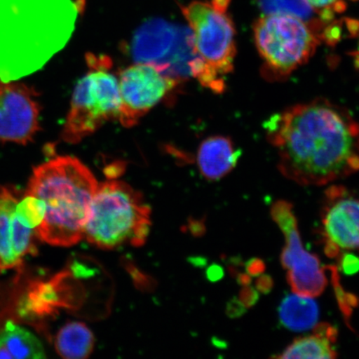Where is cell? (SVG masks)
<instances>
[{
    "label": "cell",
    "instance_id": "1",
    "mask_svg": "<svg viewBox=\"0 0 359 359\" xmlns=\"http://www.w3.org/2000/svg\"><path fill=\"white\" fill-rule=\"evenodd\" d=\"M278 168L302 186H324L359 170V123L329 100L300 103L266 125Z\"/></svg>",
    "mask_w": 359,
    "mask_h": 359
},
{
    "label": "cell",
    "instance_id": "2",
    "mask_svg": "<svg viewBox=\"0 0 359 359\" xmlns=\"http://www.w3.org/2000/svg\"><path fill=\"white\" fill-rule=\"evenodd\" d=\"M73 0H0V79L32 74L66 46L81 11Z\"/></svg>",
    "mask_w": 359,
    "mask_h": 359
},
{
    "label": "cell",
    "instance_id": "3",
    "mask_svg": "<svg viewBox=\"0 0 359 359\" xmlns=\"http://www.w3.org/2000/svg\"><path fill=\"white\" fill-rule=\"evenodd\" d=\"M98 184L87 165L74 156H57L35 168L25 195L42 200L46 208L35 230L39 239L61 247L83 240Z\"/></svg>",
    "mask_w": 359,
    "mask_h": 359
},
{
    "label": "cell",
    "instance_id": "4",
    "mask_svg": "<svg viewBox=\"0 0 359 359\" xmlns=\"http://www.w3.org/2000/svg\"><path fill=\"white\" fill-rule=\"evenodd\" d=\"M151 226V209L141 193L124 182L109 180L98 184L83 239L102 250L138 247L146 243Z\"/></svg>",
    "mask_w": 359,
    "mask_h": 359
},
{
    "label": "cell",
    "instance_id": "5",
    "mask_svg": "<svg viewBox=\"0 0 359 359\" xmlns=\"http://www.w3.org/2000/svg\"><path fill=\"white\" fill-rule=\"evenodd\" d=\"M231 0H195L182 6V15L189 27L193 47L201 62L197 81L217 93L226 88L223 76L234 69L236 55V29L227 13Z\"/></svg>",
    "mask_w": 359,
    "mask_h": 359
},
{
    "label": "cell",
    "instance_id": "6",
    "mask_svg": "<svg viewBox=\"0 0 359 359\" xmlns=\"http://www.w3.org/2000/svg\"><path fill=\"white\" fill-rule=\"evenodd\" d=\"M88 72L76 86L62 131V140L76 144L111 120H118V79L106 56L87 55Z\"/></svg>",
    "mask_w": 359,
    "mask_h": 359
},
{
    "label": "cell",
    "instance_id": "7",
    "mask_svg": "<svg viewBox=\"0 0 359 359\" xmlns=\"http://www.w3.org/2000/svg\"><path fill=\"white\" fill-rule=\"evenodd\" d=\"M255 43L268 80H282L306 64L320 39L311 25L299 18L271 13L260 17L253 27Z\"/></svg>",
    "mask_w": 359,
    "mask_h": 359
},
{
    "label": "cell",
    "instance_id": "8",
    "mask_svg": "<svg viewBox=\"0 0 359 359\" xmlns=\"http://www.w3.org/2000/svg\"><path fill=\"white\" fill-rule=\"evenodd\" d=\"M128 53L134 62L154 65L182 83L196 79L201 69L189 27L163 19L141 25L128 44Z\"/></svg>",
    "mask_w": 359,
    "mask_h": 359
},
{
    "label": "cell",
    "instance_id": "9",
    "mask_svg": "<svg viewBox=\"0 0 359 359\" xmlns=\"http://www.w3.org/2000/svg\"><path fill=\"white\" fill-rule=\"evenodd\" d=\"M290 202L280 200L273 204V221L285 236L286 245L280 255L283 268L287 271V281L292 291L308 297H318L324 293L327 282L325 267H321L318 255L304 249L298 230V221Z\"/></svg>",
    "mask_w": 359,
    "mask_h": 359
},
{
    "label": "cell",
    "instance_id": "10",
    "mask_svg": "<svg viewBox=\"0 0 359 359\" xmlns=\"http://www.w3.org/2000/svg\"><path fill=\"white\" fill-rule=\"evenodd\" d=\"M118 79V121L125 128L136 126L148 111L167 100L182 84L154 65L137 62L121 71Z\"/></svg>",
    "mask_w": 359,
    "mask_h": 359
},
{
    "label": "cell",
    "instance_id": "11",
    "mask_svg": "<svg viewBox=\"0 0 359 359\" xmlns=\"http://www.w3.org/2000/svg\"><path fill=\"white\" fill-rule=\"evenodd\" d=\"M37 93L24 83L0 85V142L27 145L39 131Z\"/></svg>",
    "mask_w": 359,
    "mask_h": 359
},
{
    "label": "cell",
    "instance_id": "12",
    "mask_svg": "<svg viewBox=\"0 0 359 359\" xmlns=\"http://www.w3.org/2000/svg\"><path fill=\"white\" fill-rule=\"evenodd\" d=\"M19 202L15 187L0 186V272L20 269L26 255H38L34 229L22 224L17 213Z\"/></svg>",
    "mask_w": 359,
    "mask_h": 359
},
{
    "label": "cell",
    "instance_id": "13",
    "mask_svg": "<svg viewBox=\"0 0 359 359\" xmlns=\"http://www.w3.org/2000/svg\"><path fill=\"white\" fill-rule=\"evenodd\" d=\"M322 223L327 239L340 248L359 250V198L353 196L347 188H327Z\"/></svg>",
    "mask_w": 359,
    "mask_h": 359
},
{
    "label": "cell",
    "instance_id": "14",
    "mask_svg": "<svg viewBox=\"0 0 359 359\" xmlns=\"http://www.w3.org/2000/svg\"><path fill=\"white\" fill-rule=\"evenodd\" d=\"M72 273L69 271L58 273L49 281L31 282L22 296L17 313L22 320H43L55 316L58 309L74 308L76 288L72 285Z\"/></svg>",
    "mask_w": 359,
    "mask_h": 359
},
{
    "label": "cell",
    "instance_id": "15",
    "mask_svg": "<svg viewBox=\"0 0 359 359\" xmlns=\"http://www.w3.org/2000/svg\"><path fill=\"white\" fill-rule=\"evenodd\" d=\"M241 154L231 138L214 136L201 142L196 161L202 176L218 181L236 167Z\"/></svg>",
    "mask_w": 359,
    "mask_h": 359
},
{
    "label": "cell",
    "instance_id": "16",
    "mask_svg": "<svg viewBox=\"0 0 359 359\" xmlns=\"http://www.w3.org/2000/svg\"><path fill=\"white\" fill-rule=\"evenodd\" d=\"M55 349L65 359H85L91 355L95 339L89 327L81 322H69L55 337Z\"/></svg>",
    "mask_w": 359,
    "mask_h": 359
},
{
    "label": "cell",
    "instance_id": "17",
    "mask_svg": "<svg viewBox=\"0 0 359 359\" xmlns=\"http://www.w3.org/2000/svg\"><path fill=\"white\" fill-rule=\"evenodd\" d=\"M279 314L281 324L287 329L302 332L316 325L318 307L311 297L298 294H289L282 300Z\"/></svg>",
    "mask_w": 359,
    "mask_h": 359
},
{
    "label": "cell",
    "instance_id": "18",
    "mask_svg": "<svg viewBox=\"0 0 359 359\" xmlns=\"http://www.w3.org/2000/svg\"><path fill=\"white\" fill-rule=\"evenodd\" d=\"M3 342L13 358H45L43 345L29 331L18 326L12 320L7 321L0 332Z\"/></svg>",
    "mask_w": 359,
    "mask_h": 359
},
{
    "label": "cell",
    "instance_id": "19",
    "mask_svg": "<svg viewBox=\"0 0 359 359\" xmlns=\"http://www.w3.org/2000/svg\"><path fill=\"white\" fill-rule=\"evenodd\" d=\"M337 357L338 354L332 348L330 341L316 334L296 339L280 355L273 356L284 359H332Z\"/></svg>",
    "mask_w": 359,
    "mask_h": 359
},
{
    "label": "cell",
    "instance_id": "20",
    "mask_svg": "<svg viewBox=\"0 0 359 359\" xmlns=\"http://www.w3.org/2000/svg\"><path fill=\"white\" fill-rule=\"evenodd\" d=\"M259 7L266 13H284L299 18L307 22L320 37L323 29H325L324 22L320 19H314L313 8L307 2V0H259Z\"/></svg>",
    "mask_w": 359,
    "mask_h": 359
},
{
    "label": "cell",
    "instance_id": "21",
    "mask_svg": "<svg viewBox=\"0 0 359 359\" xmlns=\"http://www.w3.org/2000/svg\"><path fill=\"white\" fill-rule=\"evenodd\" d=\"M16 210L20 222L26 226L36 230L43 221L46 208L42 200L25 195L18 204Z\"/></svg>",
    "mask_w": 359,
    "mask_h": 359
},
{
    "label": "cell",
    "instance_id": "22",
    "mask_svg": "<svg viewBox=\"0 0 359 359\" xmlns=\"http://www.w3.org/2000/svg\"><path fill=\"white\" fill-rule=\"evenodd\" d=\"M330 272L332 282H333L337 302H338L341 312L343 313L347 325L352 330L350 325L353 309L359 306V298L356 294L348 293L341 285L339 269L335 266H327L325 267Z\"/></svg>",
    "mask_w": 359,
    "mask_h": 359
},
{
    "label": "cell",
    "instance_id": "23",
    "mask_svg": "<svg viewBox=\"0 0 359 359\" xmlns=\"http://www.w3.org/2000/svg\"><path fill=\"white\" fill-rule=\"evenodd\" d=\"M318 15L320 20L325 25L333 20L335 13H340L345 10V4L343 0H307Z\"/></svg>",
    "mask_w": 359,
    "mask_h": 359
},
{
    "label": "cell",
    "instance_id": "24",
    "mask_svg": "<svg viewBox=\"0 0 359 359\" xmlns=\"http://www.w3.org/2000/svg\"><path fill=\"white\" fill-rule=\"evenodd\" d=\"M339 266L345 275H355L359 272V257L351 253L340 255Z\"/></svg>",
    "mask_w": 359,
    "mask_h": 359
},
{
    "label": "cell",
    "instance_id": "25",
    "mask_svg": "<svg viewBox=\"0 0 359 359\" xmlns=\"http://www.w3.org/2000/svg\"><path fill=\"white\" fill-rule=\"evenodd\" d=\"M259 299V294L258 290L250 285L243 286V288H242L240 292V302L246 309L254 306V305L257 303Z\"/></svg>",
    "mask_w": 359,
    "mask_h": 359
},
{
    "label": "cell",
    "instance_id": "26",
    "mask_svg": "<svg viewBox=\"0 0 359 359\" xmlns=\"http://www.w3.org/2000/svg\"><path fill=\"white\" fill-rule=\"evenodd\" d=\"M313 334L324 337L325 339L330 341L332 344L336 342L338 339V330L327 323H321L313 327Z\"/></svg>",
    "mask_w": 359,
    "mask_h": 359
},
{
    "label": "cell",
    "instance_id": "27",
    "mask_svg": "<svg viewBox=\"0 0 359 359\" xmlns=\"http://www.w3.org/2000/svg\"><path fill=\"white\" fill-rule=\"evenodd\" d=\"M266 263L262 259L253 258L245 264V271L250 276H259L266 271Z\"/></svg>",
    "mask_w": 359,
    "mask_h": 359
},
{
    "label": "cell",
    "instance_id": "28",
    "mask_svg": "<svg viewBox=\"0 0 359 359\" xmlns=\"http://www.w3.org/2000/svg\"><path fill=\"white\" fill-rule=\"evenodd\" d=\"M255 287L259 293L267 294L271 293L273 288V280L271 276L264 275L258 278L255 282Z\"/></svg>",
    "mask_w": 359,
    "mask_h": 359
},
{
    "label": "cell",
    "instance_id": "29",
    "mask_svg": "<svg viewBox=\"0 0 359 359\" xmlns=\"http://www.w3.org/2000/svg\"><path fill=\"white\" fill-rule=\"evenodd\" d=\"M246 308L240 299H232L228 303L226 313L231 318H239L245 313Z\"/></svg>",
    "mask_w": 359,
    "mask_h": 359
},
{
    "label": "cell",
    "instance_id": "30",
    "mask_svg": "<svg viewBox=\"0 0 359 359\" xmlns=\"http://www.w3.org/2000/svg\"><path fill=\"white\" fill-rule=\"evenodd\" d=\"M325 253L327 257L338 258L340 255V247L325 238Z\"/></svg>",
    "mask_w": 359,
    "mask_h": 359
},
{
    "label": "cell",
    "instance_id": "31",
    "mask_svg": "<svg viewBox=\"0 0 359 359\" xmlns=\"http://www.w3.org/2000/svg\"><path fill=\"white\" fill-rule=\"evenodd\" d=\"M209 280L212 281H217L221 280L224 276V271L221 266H212L210 267L208 272Z\"/></svg>",
    "mask_w": 359,
    "mask_h": 359
},
{
    "label": "cell",
    "instance_id": "32",
    "mask_svg": "<svg viewBox=\"0 0 359 359\" xmlns=\"http://www.w3.org/2000/svg\"><path fill=\"white\" fill-rule=\"evenodd\" d=\"M237 281L242 287L247 286L250 285L251 278L247 273H238Z\"/></svg>",
    "mask_w": 359,
    "mask_h": 359
},
{
    "label": "cell",
    "instance_id": "33",
    "mask_svg": "<svg viewBox=\"0 0 359 359\" xmlns=\"http://www.w3.org/2000/svg\"><path fill=\"white\" fill-rule=\"evenodd\" d=\"M0 358L12 359L11 354L8 352L4 345L1 335H0Z\"/></svg>",
    "mask_w": 359,
    "mask_h": 359
},
{
    "label": "cell",
    "instance_id": "34",
    "mask_svg": "<svg viewBox=\"0 0 359 359\" xmlns=\"http://www.w3.org/2000/svg\"><path fill=\"white\" fill-rule=\"evenodd\" d=\"M354 62H355V65L359 69V52L354 53Z\"/></svg>",
    "mask_w": 359,
    "mask_h": 359
}]
</instances>
